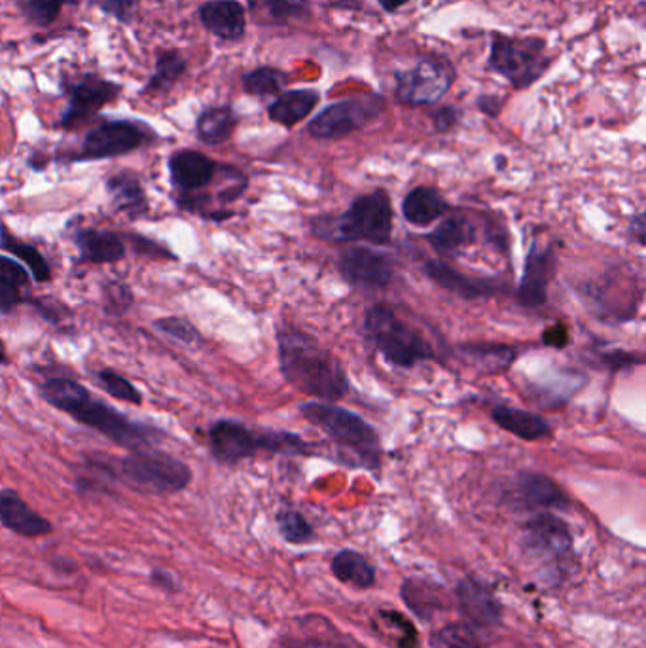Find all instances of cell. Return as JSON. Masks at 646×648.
I'll return each instance as SVG.
<instances>
[{"label":"cell","mask_w":646,"mask_h":648,"mask_svg":"<svg viewBox=\"0 0 646 648\" xmlns=\"http://www.w3.org/2000/svg\"><path fill=\"white\" fill-rule=\"evenodd\" d=\"M40 394L59 412H65L74 421L86 425L110 442L130 452L154 448L163 438V432L146 423L133 421L120 409L95 399L86 387L71 378H50L40 386Z\"/></svg>","instance_id":"cell-1"},{"label":"cell","mask_w":646,"mask_h":648,"mask_svg":"<svg viewBox=\"0 0 646 648\" xmlns=\"http://www.w3.org/2000/svg\"><path fill=\"white\" fill-rule=\"evenodd\" d=\"M279 366L283 378L300 393L322 402L342 401L351 383L340 358L298 328L277 330Z\"/></svg>","instance_id":"cell-2"},{"label":"cell","mask_w":646,"mask_h":648,"mask_svg":"<svg viewBox=\"0 0 646 648\" xmlns=\"http://www.w3.org/2000/svg\"><path fill=\"white\" fill-rule=\"evenodd\" d=\"M89 468L105 478L125 484L127 488L150 496H173L186 489L192 481V470L186 463L156 448L135 450L124 457H97L89 461Z\"/></svg>","instance_id":"cell-3"},{"label":"cell","mask_w":646,"mask_h":648,"mask_svg":"<svg viewBox=\"0 0 646 648\" xmlns=\"http://www.w3.org/2000/svg\"><path fill=\"white\" fill-rule=\"evenodd\" d=\"M392 205L387 189L378 188L356 197L342 215H322L312 220L315 237L328 243H355L389 245L392 237Z\"/></svg>","instance_id":"cell-4"},{"label":"cell","mask_w":646,"mask_h":648,"mask_svg":"<svg viewBox=\"0 0 646 648\" xmlns=\"http://www.w3.org/2000/svg\"><path fill=\"white\" fill-rule=\"evenodd\" d=\"M305 421L319 427L338 448L353 455L356 466L379 470L381 440L378 430L355 412L336 406L332 402L309 401L300 406Z\"/></svg>","instance_id":"cell-5"},{"label":"cell","mask_w":646,"mask_h":648,"mask_svg":"<svg viewBox=\"0 0 646 648\" xmlns=\"http://www.w3.org/2000/svg\"><path fill=\"white\" fill-rule=\"evenodd\" d=\"M366 340L379 351L387 363L397 368H414L436 358L432 345L417 328L400 319L389 304H374L364 315Z\"/></svg>","instance_id":"cell-6"},{"label":"cell","mask_w":646,"mask_h":648,"mask_svg":"<svg viewBox=\"0 0 646 648\" xmlns=\"http://www.w3.org/2000/svg\"><path fill=\"white\" fill-rule=\"evenodd\" d=\"M553 59L540 38H517L495 33L489 53V66L512 84L514 89H527L545 76Z\"/></svg>","instance_id":"cell-7"},{"label":"cell","mask_w":646,"mask_h":648,"mask_svg":"<svg viewBox=\"0 0 646 648\" xmlns=\"http://www.w3.org/2000/svg\"><path fill=\"white\" fill-rule=\"evenodd\" d=\"M209 444L218 463L237 465L241 461L255 457L258 452L284 453L289 438L284 430L255 432L243 423L220 419L211 425Z\"/></svg>","instance_id":"cell-8"},{"label":"cell","mask_w":646,"mask_h":648,"mask_svg":"<svg viewBox=\"0 0 646 648\" xmlns=\"http://www.w3.org/2000/svg\"><path fill=\"white\" fill-rule=\"evenodd\" d=\"M386 99L381 95L366 94L334 102L313 118L307 132L313 139L336 140L363 130L381 117Z\"/></svg>","instance_id":"cell-9"},{"label":"cell","mask_w":646,"mask_h":648,"mask_svg":"<svg viewBox=\"0 0 646 648\" xmlns=\"http://www.w3.org/2000/svg\"><path fill=\"white\" fill-rule=\"evenodd\" d=\"M453 69L448 61L425 58L412 69L397 74V101L407 107H425L440 101L453 84Z\"/></svg>","instance_id":"cell-10"},{"label":"cell","mask_w":646,"mask_h":648,"mask_svg":"<svg viewBox=\"0 0 646 648\" xmlns=\"http://www.w3.org/2000/svg\"><path fill=\"white\" fill-rule=\"evenodd\" d=\"M63 91L66 95V109L61 114V127L74 130L92 120L107 105L117 101L118 95L122 94V86L101 78L99 74L84 73L63 82Z\"/></svg>","instance_id":"cell-11"},{"label":"cell","mask_w":646,"mask_h":648,"mask_svg":"<svg viewBox=\"0 0 646 648\" xmlns=\"http://www.w3.org/2000/svg\"><path fill=\"white\" fill-rule=\"evenodd\" d=\"M154 133L146 125L130 120H110L94 127L82 143L74 160L97 161L135 152L153 140Z\"/></svg>","instance_id":"cell-12"},{"label":"cell","mask_w":646,"mask_h":648,"mask_svg":"<svg viewBox=\"0 0 646 648\" xmlns=\"http://www.w3.org/2000/svg\"><path fill=\"white\" fill-rule=\"evenodd\" d=\"M338 271L345 283L361 289H386L394 278L391 256L376 248H343L338 256Z\"/></svg>","instance_id":"cell-13"},{"label":"cell","mask_w":646,"mask_h":648,"mask_svg":"<svg viewBox=\"0 0 646 648\" xmlns=\"http://www.w3.org/2000/svg\"><path fill=\"white\" fill-rule=\"evenodd\" d=\"M556 273V248L540 247L537 241L531 245L523 268L522 283L517 289V302L523 309H540L548 302V286Z\"/></svg>","instance_id":"cell-14"},{"label":"cell","mask_w":646,"mask_h":648,"mask_svg":"<svg viewBox=\"0 0 646 648\" xmlns=\"http://www.w3.org/2000/svg\"><path fill=\"white\" fill-rule=\"evenodd\" d=\"M525 540H527V547L535 554L540 555V560L552 561V563L565 560L573 548V540L566 525L560 517L552 514L533 517L525 527Z\"/></svg>","instance_id":"cell-15"},{"label":"cell","mask_w":646,"mask_h":648,"mask_svg":"<svg viewBox=\"0 0 646 648\" xmlns=\"http://www.w3.org/2000/svg\"><path fill=\"white\" fill-rule=\"evenodd\" d=\"M218 166L197 150H179L169 158V176L173 188L184 196H192L215 181Z\"/></svg>","instance_id":"cell-16"},{"label":"cell","mask_w":646,"mask_h":648,"mask_svg":"<svg viewBox=\"0 0 646 648\" xmlns=\"http://www.w3.org/2000/svg\"><path fill=\"white\" fill-rule=\"evenodd\" d=\"M199 20L205 29L220 40L235 42L245 37L247 30V12L237 0H209L199 8Z\"/></svg>","instance_id":"cell-17"},{"label":"cell","mask_w":646,"mask_h":648,"mask_svg":"<svg viewBox=\"0 0 646 648\" xmlns=\"http://www.w3.org/2000/svg\"><path fill=\"white\" fill-rule=\"evenodd\" d=\"M423 270L432 283L438 284L443 291L455 294L459 298H489L499 291V286L491 279L471 278V276H465L455 268H451L450 264L440 262V260H429Z\"/></svg>","instance_id":"cell-18"},{"label":"cell","mask_w":646,"mask_h":648,"mask_svg":"<svg viewBox=\"0 0 646 648\" xmlns=\"http://www.w3.org/2000/svg\"><path fill=\"white\" fill-rule=\"evenodd\" d=\"M0 524L22 537H42L51 533V524L31 509L14 489H0Z\"/></svg>","instance_id":"cell-19"},{"label":"cell","mask_w":646,"mask_h":648,"mask_svg":"<svg viewBox=\"0 0 646 648\" xmlns=\"http://www.w3.org/2000/svg\"><path fill=\"white\" fill-rule=\"evenodd\" d=\"M491 419L502 430H507L525 442L545 440V438L552 437L553 432L552 425L546 421L545 417L527 412V409L504 406V404H499L491 409Z\"/></svg>","instance_id":"cell-20"},{"label":"cell","mask_w":646,"mask_h":648,"mask_svg":"<svg viewBox=\"0 0 646 648\" xmlns=\"http://www.w3.org/2000/svg\"><path fill=\"white\" fill-rule=\"evenodd\" d=\"M516 497L527 509H566L569 499L545 474L522 473L516 478Z\"/></svg>","instance_id":"cell-21"},{"label":"cell","mask_w":646,"mask_h":648,"mask_svg":"<svg viewBox=\"0 0 646 648\" xmlns=\"http://www.w3.org/2000/svg\"><path fill=\"white\" fill-rule=\"evenodd\" d=\"M74 241L81 248L82 262L112 264L122 260L125 255L122 237L107 230L81 228L74 232Z\"/></svg>","instance_id":"cell-22"},{"label":"cell","mask_w":646,"mask_h":648,"mask_svg":"<svg viewBox=\"0 0 646 648\" xmlns=\"http://www.w3.org/2000/svg\"><path fill=\"white\" fill-rule=\"evenodd\" d=\"M425 240L438 255L455 258L476 241V227L465 217H450L427 233Z\"/></svg>","instance_id":"cell-23"},{"label":"cell","mask_w":646,"mask_h":648,"mask_svg":"<svg viewBox=\"0 0 646 648\" xmlns=\"http://www.w3.org/2000/svg\"><path fill=\"white\" fill-rule=\"evenodd\" d=\"M450 211V204L435 186H415L402 201V215L414 227H429Z\"/></svg>","instance_id":"cell-24"},{"label":"cell","mask_w":646,"mask_h":648,"mask_svg":"<svg viewBox=\"0 0 646 648\" xmlns=\"http://www.w3.org/2000/svg\"><path fill=\"white\" fill-rule=\"evenodd\" d=\"M319 101L320 94L317 89L305 88L283 91L277 97L276 101L269 105V120L283 125V127H294V125L300 124L302 120L312 114Z\"/></svg>","instance_id":"cell-25"},{"label":"cell","mask_w":646,"mask_h":648,"mask_svg":"<svg viewBox=\"0 0 646 648\" xmlns=\"http://www.w3.org/2000/svg\"><path fill=\"white\" fill-rule=\"evenodd\" d=\"M107 189L112 197V204L130 219H138L148 211V199L137 173L120 171L107 181Z\"/></svg>","instance_id":"cell-26"},{"label":"cell","mask_w":646,"mask_h":648,"mask_svg":"<svg viewBox=\"0 0 646 648\" xmlns=\"http://www.w3.org/2000/svg\"><path fill=\"white\" fill-rule=\"evenodd\" d=\"M459 603L463 607L466 619L478 626H493L501 619V607L497 599L476 583H463L458 590Z\"/></svg>","instance_id":"cell-27"},{"label":"cell","mask_w":646,"mask_h":648,"mask_svg":"<svg viewBox=\"0 0 646 648\" xmlns=\"http://www.w3.org/2000/svg\"><path fill=\"white\" fill-rule=\"evenodd\" d=\"M237 127V114L230 105L205 109L196 122L197 139L205 145H222L232 137Z\"/></svg>","instance_id":"cell-28"},{"label":"cell","mask_w":646,"mask_h":648,"mask_svg":"<svg viewBox=\"0 0 646 648\" xmlns=\"http://www.w3.org/2000/svg\"><path fill=\"white\" fill-rule=\"evenodd\" d=\"M248 12L258 25H287L292 20L309 14L302 0H248Z\"/></svg>","instance_id":"cell-29"},{"label":"cell","mask_w":646,"mask_h":648,"mask_svg":"<svg viewBox=\"0 0 646 648\" xmlns=\"http://www.w3.org/2000/svg\"><path fill=\"white\" fill-rule=\"evenodd\" d=\"M29 284V271L12 258L0 256V314L12 311L23 302V289Z\"/></svg>","instance_id":"cell-30"},{"label":"cell","mask_w":646,"mask_h":648,"mask_svg":"<svg viewBox=\"0 0 646 648\" xmlns=\"http://www.w3.org/2000/svg\"><path fill=\"white\" fill-rule=\"evenodd\" d=\"M461 353L479 370L504 371L516 360V351L501 343H465L459 347Z\"/></svg>","instance_id":"cell-31"},{"label":"cell","mask_w":646,"mask_h":648,"mask_svg":"<svg viewBox=\"0 0 646 648\" xmlns=\"http://www.w3.org/2000/svg\"><path fill=\"white\" fill-rule=\"evenodd\" d=\"M186 59L182 58L181 51L166 50L158 53L154 63V74L150 81L146 82L145 94H160L173 88L176 82L181 81L182 74L186 73Z\"/></svg>","instance_id":"cell-32"},{"label":"cell","mask_w":646,"mask_h":648,"mask_svg":"<svg viewBox=\"0 0 646 648\" xmlns=\"http://www.w3.org/2000/svg\"><path fill=\"white\" fill-rule=\"evenodd\" d=\"M332 573L338 580L351 584L356 588H370L376 583V573L368 561L363 555L343 550L332 560Z\"/></svg>","instance_id":"cell-33"},{"label":"cell","mask_w":646,"mask_h":648,"mask_svg":"<svg viewBox=\"0 0 646 648\" xmlns=\"http://www.w3.org/2000/svg\"><path fill=\"white\" fill-rule=\"evenodd\" d=\"M0 247L17 256L23 264H27L33 278L37 283H46L51 279L50 264L40 255L37 247H33L29 243L15 240L12 233L8 232L7 228H0Z\"/></svg>","instance_id":"cell-34"},{"label":"cell","mask_w":646,"mask_h":648,"mask_svg":"<svg viewBox=\"0 0 646 648\" xmlns=\"http://www.w3.org/2000/svg\"><path fill=\"white\" fill-rule=\"evenodd\" d=\"M289 82V76L281 69L276 66H260L243 76V89L248 95L256 97H266V95H281L284 86Z\"/></svg>","instance_id":"cell-35"},{"label":"cell","mask_w":646,"mask_h":648,"mask_svg":"<svg viewBox=\"0 0 646 648\" xmlns=\"http://www.w3.org/2000/svg\"><path fill=\"white\" fill-rule=\"evenodd\" d=\"M97 381H99L102 391H107L110 396H114L118 401L130 402L135 406L143 404V394H141L137 387L133 386L130 379L120 376L118 371L110 370V368L97 371Z\"/></svg>","instance_id":"cell-36"},{"label":"cell","mask_w":646,"mask_h":648,"mask_svg":"<svg viewBox=\"0 0 646 648\" xmlns=\"http://www.w3.org/2000/svg\"><path fill=\"white\" fill-rule=\"evenodd\" d=\"M63 4L65 0H20L23 14L37 27H50L51 23L58 22Z\"/></svg>","instance_id":"cell-37"},{"label":"cell","mask_w":646,"mask_h":648,"mask_svg":"<svg viewBox=\"0 0 646 648\" xmlns=\"http://www.w3.org/2000/svg\"><path fill=\"white\" fill-rule=\"evenodd\" d=\"M277 522H279L281 535L292 545H304L313 539L312 525L307 524V519L296 510H284L277 517Z\"/></svg>","instance_id":"cell-38"},{"label":"cell","mask_w":646,"mask_h":648,"mask_svg":"<svg viewBox=\"0 0 646 648\" xmlns=\"http://www.w3.org/2000/svg\"><path fill=\"white\" fill-rule=\"evenodd\" d=\"M154 327L158 328L161 334L169 335L176 342L186 343V345L202 340L197 328L188 319H182V317H163V319L154 322Z\"/></svg>","instance_id":"cell-39"},{"label":"cell","mask_w":646,"mask_h":648,"mask_svg":"<svg viewBox=\"0 0 646 648\" xmlns=\"http://www.w3.org/2000/svg\"><path fill=\"white\" fill-rule=\"evenodd\" d=\"M435 648H479L473 632L465 626H446L432 637Z\"/></svg>","instance_id":"cell-40"},{"label":"cell","mask_w":646,"mask_h":648,"mask_svg":"<svg viewBox=\"0 0 646 648\" xmlns=\"http://www.w3.org/2000/svg\"><path fill=\"white\" fill-rule=\"evenodd\" d=\"M596 357L599 358L601 365L607 366L612 371L643 365V357H641L639 353H630V351L624 350L607 351L601 350L599 345L596 347Z\"/></svg>","instance_id":"cell-41"},{"label":"cell","mask_w":646,"mask_h":648,"mask_svg":"<svg viewBox=\"0 0 646 648\" xmlns=\"http://www.w3.org/2000/svg\"><path fill=\"white\" fill-rule=\"evenodd\" d=\"M105 299H107V311L110 314H124L127 307L133 304V292L130 286L120 281H110L105 284Z\"/></svg>","instance_id":"cell-42"},{"label":"cell","mask_w":646,"mask_h":648,"mask_svg":"<svg viewBox=\"0 0 646 648\" xmlns=\"http://www.w3.org/2000/svg\"><path fill=\"white\" fill-rule=\"evenodd\" d=\"M92 2H95L105 14L124 25H130L135 20L137 0H92Z\"/></svg>","instance_id":"cell-43"},{"label":"cell","mask_w":646,"mask_h":648,"mask_svg":"<svg viewBox=\"0 0 646 648\" xmlns=\"http://www.w3.org/2000/svg\"><path fill=\"white\" fill-rule=\"evenodd\" d=\"M461 122V110L458 107H442L435 112L432 124L438 133H448Z\"/></svg>","instance_id":"cell-44"},{"label":"cell","mask_w":646,"mask_h":648,"mask_svg":"<svg viewBox=\"0 0 646 648\" xmlns=\"http://www.w3.org/2000/svg\"><path fill=\"white\" fill-rule=\"evenodd\" d=\"M546 345H552V347H565L569 343V330L563 325H556V327L546 330L545 332Z\"/></svg>","instance_id":"cell-45"},{"label":"cell","mask_w":646,"mask_h":648,"mask_svg":"<svg viewBox=\"0 0 646 648\" xmlns=\"http://www.w3.org/2000/svg\"><path fill=\"white\" fill-rule=\"evenodd\" d=\"M478 109L487 117L497 118L501 114V99L495 95H482L478 99Z\"/></svg>","instance_id":"cell-46"},{"label":"cell","mask_w":646,"mask_h":648,"mask_svg":"<svg viewBox=\"0 0 646 648\" xmlns=\"http://www.w3.org/2000/svg\"><path fill=\"white\" fill-rule=\"evenodd\" d=\"M630 233L633 240L639 243L641 247H645L646 243V215L645 212H637L630 222Z\"/></svg>","instance_id":"cell-47"},{"label":"cell","mask_w":646,"mask_h":648,"mask_svg":"<svg viewBox=\"0 0 646 648\" xmlns=\"http://www.w3.org/2000/svg\"><path fill=\"white\" fill-rule=\"evenodd\" d=\"M364 0H330V4L342 10H361Z\"/></svg>","instance_id":"cell-48"},{"label":"cell","mask_w":646,"mask_h":648,"mask_svg":"<svg viewBox=\"0 0 646 648\" xmlns=\"http://www.w3.org/2000/svg\"><path fill=\"white\" fill-rule=\"evenodd\" d=\"M378 2L386 12H397L399 8L407 4V0H378Z\"/></svg>","instance_id":"cell-49"},{"label":"cell","mask_w":646,"mask_h":648,"mask_svg":"<svg viewBox=\"0 0 646 648\" xmlns=\"http://www.w3.org/2000/svg\"><path fill=\"white\" fill-rule=\"evenodd\" d=\"M0 365H8L7 345L0 340Z\"/></svg>","instance_id":"cell-50"}]
</instances>
